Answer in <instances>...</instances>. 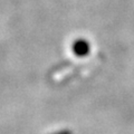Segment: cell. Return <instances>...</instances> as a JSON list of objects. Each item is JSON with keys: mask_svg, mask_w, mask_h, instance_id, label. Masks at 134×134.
I'll list each match as a JSON object with an SVG mask.
<instances>
[{"mask_svg": "<svg viewBox=\"0 0 134 134\" xmlns=\"http://www.w3.org/2000/svg\"><path fill=\"white\" fill-rule=\"evenodd\" d=\"M88 50H90V46L86 41H84V40H78L77 43H75V45H74V52L77 56L87 55Z\"/></svg>", "mask_w": 134, "mask_h": 134, "instance_id": "cell-1", "label": "cell"}]
</instances>
